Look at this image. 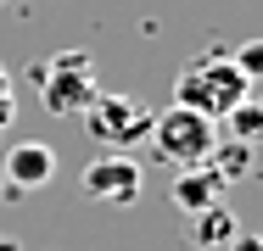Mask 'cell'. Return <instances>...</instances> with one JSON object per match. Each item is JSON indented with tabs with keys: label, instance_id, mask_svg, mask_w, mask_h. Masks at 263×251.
Instances as JSON below:
<instances>
[{
	"label": "cell",
	"instance_id": "3",
	"mask_svg": "<svg viewBox=\"0 0 263 251\" xmlns=\"http://www.w3.org/2000/svg\"><path fill=\"white\" fill-rule=\"evenodd\" d=\"M40 95H45V112H56V117H79L90 100L101 95L90 50H56L51 61L40 67Z\"/></svg>",
	"mask_w": 263,
	"mask_h": 251
},
{
	"label": "cell",
	"instance_id": "9",
	"mask_svg": "<svg viewBox=\"0 0 263 251\" xmlns=\"http://www.w3.org/2000/svg\"><path fill=\"white\" fill-rule=\"evenodd\" d=\"M208 162L230 179V184H235V179H247V173H252V162H258V156H252V145H247V140H213Z\"/></svg>",
	"mask_w": 263,
	"mask_h": 251
},
{
	"label": "cell",
	"instance_id": "10",
	"mask_svg": "<svg viewBox=\"0 0 263 251\" xmlns=\"http://www.w3.org/2000/svg\"><path fill=\"white\" fill-rule=\"evenodd\" d=\"M218 123H230V140H247V145H252L258 129H263V100H258V95H241Z\"/></svg>",
	"mask_w": 263,
	"mask_h": 251
},
{
	"label": "cell",
	"instance_id": "8",
	"mask_svg": "<svg viewBox=\"0 0 263 251\" xmlns=\"http://www.w3.org/2000/svg\"><path fill=\"white\" fill-rule=\"evenodd\" d=\"M235 235H241V218H235L224 201L191 218V246H196V251H224L230 240H235Z\"/></svg>",
	"mask_w": 263,
	"mask_h": 251
},
{
	"label": "cell",
	"instance_id": "4",
	"mask_svg": "<svg viewBox=\"0 0 263 251\" xmlns=\"http://www.w3.org/2000/svg\"><path fill=\"white\" fill-rule=\"evenodd\" d=\"M79 117H84L90 140L106 145V151H135L146 134H152V112H146L135 95H106V90H101Z\"/></svg>",
	"mask_w": 263,
	"mask_h": 251
},
{
	"label": "cell",
	"instance_id": "12",
	"mask_svg": "<svg viewBox=\"0 0 263 251\" xmlns=\"http://www.w3.org/2000/svg\"><path fill=\"white\" fill-rule=\"evenodd\" d=\"M11 117H17V84H11V73L0 67V129H11Z\"/></svg>",
	"mask_w": 263,
	"mask_h": 251
},
{
	"label": "cell",
	"instance_id": "1",
	"mask_svg": "<svg viewBox=\"0 0 263 251\" xmlns=\"http://www.w3.org/2000/svg\"><path fill=\"white\" fill-rule=\"evenodd\" d=\"M241 95H252V78L230 61V50H208L202 61H191V67L174 78V100L191 106V112H202V117H213V123Z\"/></svg>",
	"mask_w": 263,
	"mask_h": 251
},
{
	"label": "cell",
	"instance_id": "6",
	"mask_svg": "<svg viewBox=\"0 0 263 251\" xmlns=\"http://www.w3.org/2000/svg\"><path fill=\"white\" fill-rule=\"evenodd\" d=\"M56 179V151L45 140H17V145L0 151V196L17 201V196H34Z\"/></svg>",
	"mask_w": 263,
	"mask_h": 251
},
{
	"label": "cell",
	"instance_id": "14",
	"mask_svg": "<svg viewBox=\"0 0 263 251\" xmlns=\"http://www.w3.org/2000/svg\"><path fill=\"white\" fill-rule=\"evenodd\" d=\"M0 251H23V246H17V240H11V235H0Z\"/></svg>",
	"mask_w": 263,
	"mask_h": 251
},
{
	"label": "cell",
	"instance_id": "2",
	"mask_svg": "<svg viewBox=\"0 0 263 251\" xmlns=\"http://www.w3.org/2000/svg\"><path fill=\"white\" fill-rule=\"evenodd\" d=\"M146 140H152V151H157L168 168H196V162H208L213 140H218V123L174 100V106L152 112V134Z\"/></svg>",
	"mask_w": 263,
	"mask_h": 251
},
{
	"label": "cell",
	"instance_id": "7",
	"mask_svg": "<svg viewBox=\"0 0 263 251\" xmlns=\"http://www.w3.org/2000/svg\"><path fill=\"white\" fill-rule=\"evenodd\" d=\"M230 190V179L213 168V162H196V168H179L174 173V184H168V201H174V212H185V218H196V212H208L218 206Z\"/></svg>",
	"mask_w": 263,
	"mask_h": 251
},
{
	"label": "cell",
	"instance_id": "11",
	"mask_svg": "<svg viewBox=\"0 0 263 251\" xmlns=\"http://www.w3.org/2000/svg\"><path fill=\"white\" fill-rule=\"evenodd\" d=\"M230 61H235V67L252 78V84H258V78H263V39H247V45H235V50H230Z\"/></svg>",
	"mask_w": 263,
	"mask_h": 251
},
{
	"label": "cell",
	"instance_id": "15",
	"mask_svg": "<svg viewBox=\"0 0 263 251\" xmlns=\"http://www.w3.org/2000/svg\"><path fill=\"white\" fill-rule=\"evenodd\" d=\"M0 6H6V0H0Z\"/></svg>",
	"mask_w": 263,
	"mask_h": 251
},
{
	"label": "cell",
	"instance_id": "13",
	"mask_svg": "<svg viewBox=\"0 0 263 251\" xmlns=\"http://www.w3.org/2000/svg\"><path fill=\"white\" fill-rule=\"evenodd\" d=\"M224 251H263V240L252 235V229H241V235H235V240H230Z\"/></svg>",
	"mask_w": 263,
	"mask_h": 251
},
{
	"label": "cell",
	"instance_id": "5",
	"mask_svg": "<svg viewBox=\"0 0 263 251\" xmlns=\"http://www.w3.org/2000/svg\"><path fill=\"white\" fill-rule=\"evenodd\" d=\"M79 184H84V196L101 201V206H135L140 190H146V173H140V162L129 151H106V156H96L84 168Z\"/></svg>",
	"mask_w": 263,
	"mask_h": 251
}]
</instances>
